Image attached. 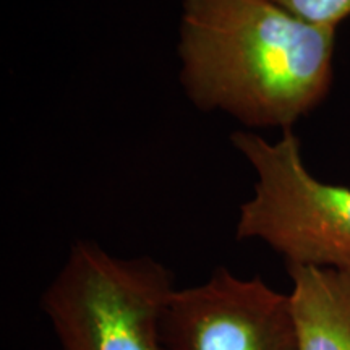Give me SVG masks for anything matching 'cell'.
Listing matches in <instances>:
<instances>
[{
    "label": "cell",
    "mask_w": 350,
    "mask_h": 350,
    "mask_svg": "<svg viewBox=\"0 0 350 350\" xmlns=\"http://www.w3.org/2000/svg\"><path fill=\"white\" fill-rule=\"evenodd\" d=\"M174 291L172 273L154 258H119L78 240L41 308L59 350H165L161 319Z\"/></svg>",
    "instance_id": "obj_2"
},
{
    "label": "cell",
    "mask_w": 350,
    "mask_h": 350,
    "mask_svg": "<svg viewBox=\"0 0 350 350\" xmlns=\"http://www.w3.org/2000/svg\"><path fill=\"white\" fill-rule=\"evenodd\" d=\"M306 21L338 28L350 16V0H271Z\"/></svg>",
    "instance_id": "obj_6"
},
{
    "label": "cell",
    "mask_w": 350,
    "mask_h": 350,
    "mask_svg": "<svg viewBox=\"0 0 350 350\" xmlns=\"http://www.w3.org/2000/svg\"><path fill=\"white\" fill-rule=\"evenodd\" d=\"M165 350H297L288 294L227 268L175 288L161 319Z\"/></svg>",
    "instance_id": "obj_4"
},
{
    "label": "cell",
    "mask_w": 350,
    "mask_h": 350,
    "mask_svg": "<svg viewBox=\"0 0 350 350\" xmlns=\"http://www.w3.org/2000/svg\"><path fill=\"white\" fill-rule=\"evenodd\" d=\"M232 143L258 177L240 206L237 239L261 240L287 266L350 271V188L310 174L292 130L278 142L235 131Z\"/></svg>",
    "instance_id": "obj_3"
},
{
    "label": "cell",
    "mask_w": 350,
    "mask_h": 350,
    "mask_svg": "<svg viewBox=\"0 0 350 350\" xmlns=\"http://www.w3.org/2000/svg\"><path fill=\"white\" fill-rule=\"evenodd\" d=\"M336 28L271 0H183L180 78L203 111L292 130L331 90Z\"/></svg>",
    "instance_id": "obj_1"
},
{
    "label": "cell",
    "mask_w": 350,
    "mask_h": 350,
    "mask_svg": "<svg viewBox=\"0 0 350 350\" xmlns=\"http://www.w3.org/2000/svg\"><path fill=\"white\" fill-rule=\"evenodd\" d=\"M297 350H350V271L287 266Z\"/></svg>",
    "instance_id": "obj_5"
}]
</instances>
